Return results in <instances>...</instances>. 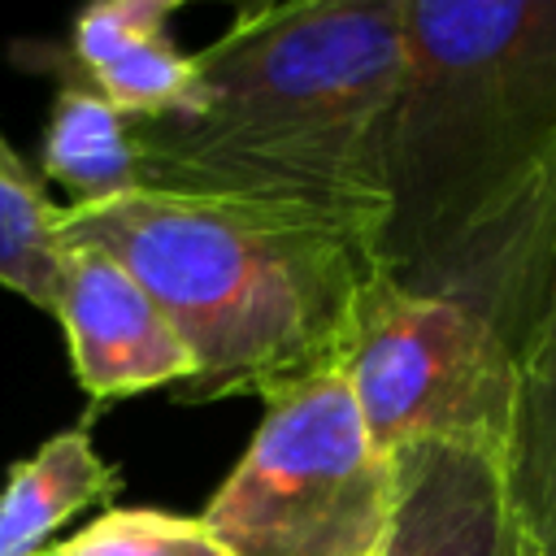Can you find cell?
I'll use <instances>...</instances> for the list:
<instances>
[{"label":"cell","instance_id":"11","mask_svg":"<svg viewBox=\"0 0 556 556\" xmlns=\"http://www.w3.org/2000/svg\"><path fill=\"white\" fill-rule=\"evenodd\" d=\"M56 96L43 126L39 178L70 191V204L117 200L139 187V156L130 117H122L91 83L56 65Z\"/></svg>","mask_w":556,"mask_h":556},{"label":"cell","instance_id":"12","mask_svg":"<svg viewBox=\"0 0 556 556\" xmlns=\"http://www.w3.org/2000/svg\"><path fill=\"white\" fill-rule=\"evenodd\" d=\"M43 178L0 130V287L26 304L56 313L61 295V235Z\"/></svg>","mask_w":556,"mask_h":556},{"label":"cell","instance_id":"7","mask_svg":"<svg viewBox=\"0 0 556 556\" xmlns=\"http://www.w3.org/2000/svg\"><path fill=\"white\" fill-rule=\"evenodd\" d=\"M52 317L65 330L74 378L96 404L182 391L195 378V356L174 321L104 248L61 243V295Z\"/></svg>","mask_w":556,"mask_h":556},{"label":"cell","instance_id":"4","mask_svg":"<svg viewBox=\"0 0 556 556\" xmlns=\"http://www.w3.org/2000/svg\"><path fill=\"white\" fill-rule=\"evenodd\" d=\"M252 443L204 504L230 556H382L395 465L361 421L339 369L261 400Z\"/></svg>","mask_w":556,"mask_h":556},{"label":"cell","instance_id":"13","mask_svg":"<svg viewBox=\"0 0 556 556\" xmlns=\"http://www.w3.org/2000/svg\"><path fill=\"white\" fill-rule=\"evenodd\" d=\"M52 556H230L204 517L165 508H104L96 521L74 530Z\"/></svg>","mask_w":556,"mask_h":556},{"label":"cell","instance_id":"3","mask_svg":"<svg viewBox=\"0 0 556 556\" xmlns=\"http://www.w3.org/2000/svg\"><path fill=\"white\" fill-rule=\"evenodd\" d=\"M61 243L122 261L195 356L182 404L274 395L339 369L356 304L382 269L369 226L291 204L135 187L56 208Z\"/></svg>","mask_w":556,"mask_h":556},{"label":"cell","instance_id":"6","mask_svg":"<svg viewBox=\"0 0 556 556\" xmlns=\"http://www.w3.org/2000/svg\"><path fill=\"white\" fill-rule=\"evenodd\" d=\"M486 321L504 334L513 361L504 491L530 552L556 556V200Z\"/></svg>","mask_w":556,"mask_h":556},{"label":"cell","instance_id":"1","mask_svg":"<svg viewBox=\"0 0 556 556\" xmlns=\"http://www.w3.org/2000/svg\"><path fill=\"white\" fill-rule=\"evenodd\" d=\"M382 269L482 317L556 200V0H404Z\"/></svg>","mask_w":556,"mask_h":556},{"label":"cell","instance_id":"9","mask_svg":"<svg viewBox=\"0 0 556 556\" xmlns=\"http://www.w3.org/2000/svg\"><path fill=\"white\" fill-rule=\"evenodd\" d=\"M174 0H104L74 17L56 65L91 83L122 117L152 122L182 113L195 91V52L169 35Z\"/></svg>","mask_w":556,"mask_h":556},{"label":"cell","instance_id":"8","mask_svg":"<svg viewBox=\"0 0 556 556\" xmlns=\"http://www.w3.org/2000/svg\"><path fill=\"white\" fill-rule=\"evenodd\" d=\"M395 521L387 556H534L491 452L413 443L391 452Z\"/></svg>","mask_w":556,"mask_h":556},{"label":"cell","instance_id":"5","mask_svg":"<svg viewBox=\"0 0 556 556\" xmlns=\"http://www.w3.org/2000/svg\"><path fill=\"white\" fill-rule=\"evenodd\" d=\"M339 374L382 456L456 443L504 460L513 361L504 334L473 304L413 291L378 269L356 304Z\"/></svg>","mask_w":556,"mask_h":556},{"label":"cell","instance_id":"10","mask_svg":"<svg viewBox=\"0 0 556 556\" xmlns=\"http://www.w3.org/2000/svg\"><path fill=\"white\" fill-rule=\"evenodd\" d=\"M122 491V469L96 452L91 417L43 439L13 460L0 486V556H39L43 543L83 508Z\"/></svg>","mask_w":556,"mask_h":556},{"label":"cell","instance_id":"15","mask_svg":"<svg viewBox=\"0 0 556 556\" xmlns=\"http://www.w3.org/2000/svg\"><path fill=\"white\" fill-rule=\"evenodd\" d=\"M382 556H387V552H382Z\"/></svg>","mask_w":556,"mask_h":556},{"label":"cell","instance_id":"14","mask_svg":"<svg viewBox=\"0 0 556 556\" xmlns=\"http://www.w3.org/2000/svg\"><path fill=\"white\" fill-rule=\"evenodd\" d=\"M39 556H52V552H39Z\"/></svg>","mask_w":556,"mask_h":556},{"label":"cell","instance_id":"2","mask_svg":"<svg viewBox=\"0 0 556 556\" xmlns=\"http://www.w3.org/2000/svg\"><path fill=\"white\" fill-rule=\"evenodd\" d=\"M404 0L252 4L195 52L182 113L130 122L139 187L291 204L382 235Z\"/></svg>","mask_w":556,"mask_h":556}]
</instances>
